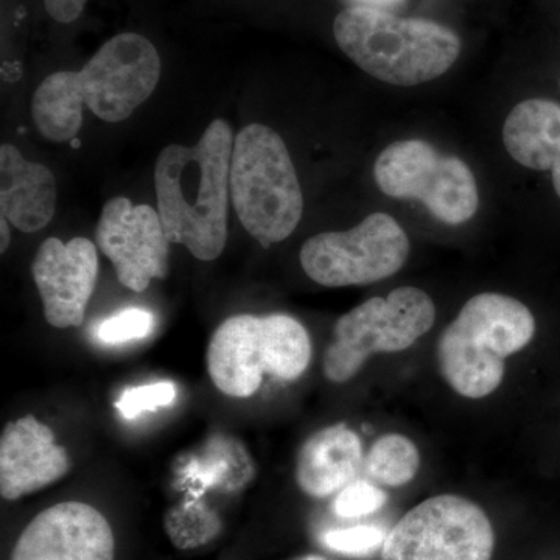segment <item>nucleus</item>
Returning a JSON list of instances; mask_svg holds the SVG:
<instances>
[{"instance_id":"nucleus-6","label":"nucleus","mask_w":560,"mask_h":560,"mask_svg":"<svg viewBox=\"0 0 560 560\" xmlns=\"http://www.w3.org/2000/svg\"><path fill=\"white\" fill-rule=\"evenodd\" d=\"M312 360V341L300 320L289 315H235L217 327L208 348V371L221 393L246 399L265 375L300 378Z\"/></svg>"},{"instance_id":"nucleus-2","label":"nucleus","mask_w":560,"mask_h":560,"mask_svg":"<svg viewBox=\"0 0 560 560\" xmlns=\"http://www.w3.org/2000/svg\"><path fill=\"white\" fill-rule=\"evenodd\" d=\"M232 151L231 125L217 119L197 145L165 147L154 167L165 234L200 260L219 259L226 246Z\"/></svg>"},{"instance_id":"nucleus-18","label":"nucleus","mask_w":560,"mask_h":560,"mask_svg":"<svg viewBox=\"0 0 560 560\" xmlns=\"http://www.w3.org/2000/svg\"><path fill=\"white\" fill-rule=\"evenodd\" d=\"M256 475V466L248 451L235 438H210L202 458L195 459L186 471L187 480L205 489L235 492L248 485Z\"/></svg>"},{"instance_id":"nucleus-27","label":"nucleus","mask_w":560,"mask_h":560,"mask_svg":"<svg viewBox=\"0 0 560 560\" xmlns=\"http://www.w3.org/2000/svg\"><path fill=\"white\" fill-rule=\"evenodd\" d=\"M9 223L10 221L7 220L5 217H2V220H0V230H2V243H0V250H2V253H5L10 246L11 234Z\"/></svg>"},{"instance_id":"nucleus-13","label":"nucleus","mask_w":560,"mask_h":560,"mask_svg":"<svg viewBox=\"0 0 560 560\" xmlns=\"http://www.w3.org/2000/svg\"><path fill=\"white\" fill-rule=\"evenodd\" d=\"M32 272L47 323L57 329L81 326L97 283L98 256L94 243L84 237L69 243L47 238L33 259Z\"/></svg>"},{"instance_id":"nucleus-20","label":"nucleus","mask_w":560,"mask_h":560,"mask_svg":"<svg viewBox=\"0 0 560 560\" xmlns=\"http://www.w3.org/2000/svg\"><path fill=\"white\" fill-rule=\"evenodd\" d=\"M165 533L179 550L202 547L215 539L221 530V521L198 497L180 501L165 514Z\"/></svg>"},{"instance_id":"nucleus-1","label":"nucleus","mask_w":560,"mask_h":560,"mask_svg":"<svg viewBox=\"0 0 560 560\" xmlns=\"http://www.w3.org/2000/svg\"><path fill=\"white\" fill-rule=\"evenodd\" d=\"M161 58L138 33H120L103 44L79 72H55L32 98V117L51 142H70L83 125V106L117 124L131 116L156 90Z\"/></svg>"},{"instance_id":"nucleus-16","label":"nucleus","mask_w":560,"mask_h":560,"mask_svg":"<svg viewBox=\"0 0 560 560\" xmlns=\"http://www.w3.org/2000/svg\"><path fill=\"white\" fill-rule=\"evenodd\" d=\"M361 463L363 445L359 434L338 423L316 431L304 442L294 477L305 495L327 499L355 481Z\"/></svg>"},{"instance_id":"nucleus-19","label":"nucleus","mask_w":560,"mask_h":560,"mask_svg":"<svg viewBox=\"0 0 560 560\" xmlns=\"http://www.w3.org/2000/svg\"><path fill=\"white\" fill-rule=\"evenodd\" d=\"M420 467V453L410 438L389 433L374 442L368 453L364 470L368 477L386 488H401L415 480Z\"/></svg>"},{"instance_id":"nucleus-11","label":"nucleus","mask_w":560,"mask_h":560,"mask_svg":"<svg viewBox=\"0 0 560 560\" xmlns=\"http://www.w3.org/2000/svg\"><path fill=\"white\" fill-rule=\"evenodd\" d=\"M95 241L116 268L121 285L136 293L168 275V241L158 210L116 197L103 206Z\"/></svg>"},{"instance_id":"nucleus-23","label":"nucleus","mask_w":560,"mask_h":560,"mask_svg":"<svg viewBox=\"0 0 560 560\" xmlns=\"http://www.w3.org/2000/svg\"><path fill=\"white\" fill-rule=\"evenodd\" d=\"M176 399V388L171 382L150 383L136 386L121 393L116 407L125 419L132 420L145 411H156L158 408L168 407Z\"/></svg>"},{"instance_id":"nucleus-9","label":"nucleus","mask_w":560,"mask_h":560,"mask_svg":"<svg viewBox=\"0 0 560 560\" xmlns=\"http://www.w3.org/2000/svg\"><path fill=\"white\" fill-rule=\"evenodd\" d=\"M410 238L388 213L375 212L349 231L313 235L301 249L305 275L323 287L368 285L399 272Z\"/></svg>"},{"instance_id":"nucleus-22","label":"nucleus","mask_w":560,"mask_h":560,"mask_svg":"<svg viewBox=\"0 0 560 560\" xmlns=\"http://www.w3.org/2000/svg\"><path fill=\"white\" fill-rule=\"evenodd\" d=\"M388 501L385 490L364 480L346 486L335 499L334 510L338 517L357 518L381 511Z\"/></svg>"},{"instance_id":"nucleus-15","label":"nucleus","mask_w":560,"mask_h":560,"mask_svg":"<svg viewBox=\"0 0 560 560\" xmlns=\"http://www.w3.org/2000/svg\"><path fill=\"white\" fill-rule=\"evenodd\" d=\"M57 183L46 165L31 162L11 143L0 147V209L22 232H36L54 219Z\"/></svg>"},{"instance_id":"nucleus-28","label":"nucleus","mask_w":560,"mask_h":560,"mask_svg":"<svg viewBox=\"0 0 560 560\" xmlns=\"http://www.w3.org/2000/svg\"><path fill=\"white\" fill-rule=\"evenodd\" d=\"M296 560H327V559L320 558V556H316V555H308V556H304V558H300Z\"/></svg>"},{"instance_id":"nucleus-26","label":"nucleus","mask_w":560,"mask_h":560,"mask_svg":"<svg viewBox=\"0 0 560 560\" xmlns=\"http://www.w3.org/2000/svg\"><path fill=\"white\" fill-rule=\"evenodd\" d=\"M401 0H355V5L371 7V9H389V7L397 5Z\"/></svg>"},{"instance_id":"nucleus-5","label":"nucleus","mask_w":560,"mask_h":560,"mask_svg":"<svg viewBox=\"0 0 560 560\" xmlns=\"http://www.w3.org/2000/svg\"><path fill=\"white\" fill-rule=\"evenodd\" d=\"M231 198L246 231L268 248L289 238L304 212L296 168L278 132L250 124L234 140Z\"/></svg>"},{"instance_id":"nucleus-10","label":"nucleus","mask_w":560,"mask_h":560,"mask_svg":"<svg viewBox=\"0 0 560 560\" xmlns=\"http://www.w3.org/2000/svg\"><path fill=\"white\" fill-rule=\"evenodd\" d=\"M495 533L486 512L459 495L431 497L386 536L382 560H492Z\"/></svg>"},{"instance_id":"nucleus-14","label":"nucleus","mask_w":560,"mask_h":560,"mask_svg":"<svg viewBox=\"0 0 560 560\" xmlns=\"http://www.w3.org/2000/svg\"><path fill=\"white\" fill-rule=\"evenodd\" d=\"M68 452L35 416L7 423L0 438V493L18 500L61 480L70 470Z\"/></svg>"},{"instance_id":"nucleus-24","label":"nucleus","mask_w":560,"mask_h":560,"mask_svg":"<svg viewBox=\"0 0 560 560\" xmlns=\"http://www.w3.org/2000/svg\"><path fill=\"white\" fill-rule=\"evenodd\" d=\"M388 534L377 526H353L348 529L330 530L323 541L329 550L346 556H368L385 544Z\"/></svg>"},{"instance_id":"nucleus-21","label":"nucleus","mask_w":560,"mask_h":560,"mask_svg":"<svg viewBox=\"0 0 560 560\" xmlns=\"http://www.w3.org/2000/svg\"><path fill=\"white\" fill-rule=\"evenodd\" d=\"M154 323H156V318L149 311L136 307L125 308L117 315L103 320L97 330L98 340L106 345H124V342L143 340L153 331Z\"/></svg>"},{"instance_id":"nucleus-8","label":"nucleus","mask_w":560,"mask_h":560,"mask_svg":"<svg viewBox=\"0 0 560 560\" xmlns=\"http://www.w3.org/2000/svg\"><path fill=\"white\" fill-rule=\"evenodd\" d=\"M378 189L396 200L422 202L434 219L458 226L474 219L480 191L469 165L420 139L399 140L374 165Z\"/></svg>"},{"instance_id":"nucleus-12","label":"nucleus","mask_w":560,"mask_h":560,"mask_svg":"<svg viewBox=\"0 0 560 560\" xmlns=\"http://www.w3.org/2000/svg\"><path fill=\"white\" fill-rule=\"evenodd\" d=\"M116 540L101 511L65 501L39 512L11 552V560H114Z\"/></svg>"},{"instance_id":"nucleus-17","label":"nucleus","mask_w":560,"mask_h":560,"mask_svg":"<svg viewBox=\"0 0 560 560\" xmlns=\"http://www.w3.org/2000/svg\"><path fill=\"white\" fill-rule=\"evenodd\" d=\"M503 143L523 167L551 172L560 200V105L547 98H528L511 110L503 125Z\"/></svg>"},{"instance_id":"nucleus-25","label":"nucleus","mask_w":560,"mask_h":560,"mask_svg":"<svg viewBox=\"0 0 560 560\" xmlns=\"http://www.w3.org/2000/svg\"><path fill=\"white\" fill-rule=\"evenodd\" d=\"M88 0H44L47 13L62 24L79 20Z\"/></svg>"},{"instance_id":"nucleus-7","label":"nucleus","mask_w":560,"mask_h":560,"mask_svg":"<svg viewBox=\"0 0 560 560\" xmlns=\"http://www.w3.org/2000/svg\"><path fill=\"white\" fill-rule=\"evenodd\" d=\"M436 307L425 291L400 287L386 298H372L335 323L324 353V375L334 383L352 381L377 353L410 349L430 331Z\"/></svg>"},{"instance_id":"nucleus-3","label":"nucleus","mask_w":560,"mask_h":560,"mask_svg":"<svg viewBox=\"0 0 560 560\" xmlns=\"http://www.w3.org/2000/svg\"><path fill=\"white\" fill-rule=\"evenodd\" d=\"M338 46L364 72L393 86H419L455 65L460 39L452 28L423 18L353 5L334 22Z\"/></svg>"},{"instance_id":"nucleus-4","label":"nucleus","mask_w":560,"mask_h":560,"mask_svg":"<svg viewBox=\"0 0 560 560\" xmlns=\"http://www.w3.org/2000/svg\"><path fill=\"white\" fill-rule=\"evenodd\" d=\"M536 319L523 302L500 293L470 298L438 341L442 378L459 396L485 399L504 378V360L533 341Z\"/></svg>"}]
</instances>
